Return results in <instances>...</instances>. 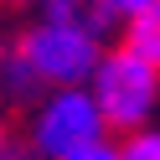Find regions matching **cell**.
Listing matches in <instances>:
<instances>
[{
	"label": "cell",
	"instance_id": "1",
	"mask_svg": "<svg viewBox=\"0 0 160 160\" xmlns=\"http://www.w3.org/2000/svg\"><path fill=\"white\" fill-rule=\"evenodd\" d=\"M11 52L31 67V78H36L42 88H78V83L93 78L98 57H103V36L42 16V21H31V26L11 42Z\"/></svg>",
	"mask_w": 160,
	"mask_h": 160
},
{
	"label": "cell",
	"instance_id": "2",
	"mask_svg": "<svg viewBox=\"0 0 160 160\" xmlns=\"http://www.w3.org/2000/svg\"><path fill=\"white\" fill-rule=\"evenodd\" d=\"M88 93H93L98 114H103L108 129H145L150 114H155V98H160V67L134 57L124 42L103 47L93 78H88Z\"/></svg>",
	"mask_w": 160,
	"mask_h": 160
},
{
	"label": "cell",
	"instance_id": "3",
	"mask_svg": "<svg viewBox=\"0 0 160 160\" xmlns=\"http://www.w3.org/2000/svg\"><path fill=\"white\" fill-rule=\"evenodd\" d=\"M103 134H108V124H103V114H98L88 83L47 88V93L36 98V108H31L26 150H31L36 160H62V155H72V150L93 145V139H103Z\"/></svg>",
	"mask_w": 160,
	"mask_h": 160
},
{
	"label": "cell",
	"instance_id": "4",
	"mask_svg": "<svg viewBox=\"0 0 160 160\" xmlns=\"http://www.w3.org/2000/svg\"><path fill=\"white\" fill-rule=\"evenodd\" d=\"M42 16L67 21V26H83V31H93V36H103L108 26L119 21L108 0H47V5H42Z\"/></svg>",
	"mask_w": 160,
	"mask_h": 160
},
{
	"label": "cell",
	"instance_id": "5",
	"mask_svg": "<svg viewBox=\"0 0 160 160\" xmlns=\"http://www.w3.org/2000/svg\"><path fill=\"white\" fill-rule=\"evenodd\" d=\"M124 47L160 67V5H150L139 16H124Z\"/></svg>",
	"mask_w": 160,
	"mask_h": 160
},
{
	"label": "cell",
	"instance_id": "6",
	"mask_svg": "<svg viewBox=\"0 0 160 160\" xmlns=\"http://www.w3.org/2000/svg\"><path fill=\"white\" fill-rule=\"evenodd\" d=\"M42 93H47V88L31 78V67L5 47V52H0V98H11V103H36Z\"/></svg>",
	"mask_w": 160,
	"mask_h": 160
},
{
	"label": "cell",
	"instance_id": "7",
	"mask_svg": "<svg viewBox=\"0 0 160 160\" xmlns=\"http://www.w3.org/2000/svg\"><path fill=\"white\" fill-rule=\"evenodd\" d=\"M119 155L124 160H160V129H129V139L119 145Z\"/></svg>",
	"mask_w": 160,
	"mask_h": 160
},
{
	"label": "cell",
	"instance_id": "8",
	"mask_svg": "<svg viewBox=\"0 0 160 160\" xmlns=\"http://www.w3.org/2000/svg\"><path fill=\"white\" fill-rule=\"evenodd\" d=\"M62 160H124V155H119V145H114V139H93V145H83V150H72V155H62Z\"/></svg>",
	"mask_w": 160,
	"mask_h": 160
},
{
	"label": "cell",
	"instance_id": "9",
	"mask_svg": "<svg viewBox=\"0 0 160 160\" xmlns=\"http://www.w3.org/2000/svg\"><path fill=\"white\" fill-rule=\"evenodd\" d=\"M114 5V16L124 21V16H139V11H150V5H160V0H108Z\"/></svg>",
	"mask_w": 160,
	"mask_h": 160
},
{
	"label": "cell",
	"instance_id": "10",
	"mask_svg": "<svg viewBox=\"0 0 160 160\" xmlns=\"http://www.w3.org/2000/svg\"><path fill=\"white\" fill-rule=\"evenodd\" d=\"M16 145V134H11V119H5V108H0V160H5V150Z\"/></svg>",
	"mask_w": 160,
	"mask_h": 160
},
{
	"label": "cell",
	"instance_id": "11",
	"mask_svg": "<svg viewBox=\"0 0 160 160\" xmlns=\"http://www.w3.org/2000/svg\"><path fill=\"white\" fill-rule=\"evenodd\" d=\"M5 160H36V155H31L26 145H11V150H5Z\"/></svg>",
	"mask_w": 160,
	"mask_h": 160
},
{
	"label": "cell",
	"instance_id": "12",
	"mask_svg": "<svg viewBox=\"0 0 160 160\" xmlns=\"http://www.w3.org/2000/svg\"><path fill=\"white\" fill-rule=\"evenodd\" d=\"M5 5H36V11H42V5H47V0H5Z\"/></svg>",
	"mask_w": 160,
	"mask_h": 160
},
{
	"label": "cell",
	"instance_id": "13",
	"mask_svg": "<svg viewBox=\"0 0 160 160\" xmlns=\"http://www.w3.org/2000/svg\"><path fill=\"white\" fill-rule=\"evenodd\" d=\"M5 47H11V42H5V31H0V52H5Z\"/></svg>",
	"mask_w": 160,
	"mask_h": 160
}]
</instances>
